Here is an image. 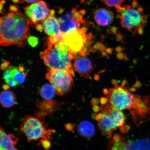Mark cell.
Segmentation results:
<instances>
[{"instance_id": "1", "label": "cell", "mask_w": 150, "mask_h": 150, "mask_svg": "<svg viewBox=\"0 0 150 150\" xmlns=\"http://www.w3.org/2000/svg\"><path fill=\"white\" fill-rule=\"evenodd\" d=\"M103 99L112 107L122 111H130L137 125L150 119V97L135 95L122 85L115 86L104 91Z\"/></svg>"}, {"instance_id": "2", "label": "cell", "mask_w": 150, "mask_h": 150, "mask_svg": "<svg viewBox=\"0 0 150 150\" xmlns=\"http://www.w3.org/2000/svg\"><path fill=\"white\" fill-rule=\"evenodd\" d=\"M10 12L1 18V45L6 46L15 45L25 46L29 33L31 22L16 6L10 7Z\"/></svg>"}, {"instance_id": "3", "label": "cell", "mask_w": 150, "mask_h": 150, "mask_svg": "<svg viewBox=\"0 0 150 150\" xmlns=\"http://www.w3.org/2000/svg\"><path fill=\"white\" fill-rule=\"evenodd\" d=\"M120 14L122 27L134 34L142 35L147 22V16L137 1L134 0L131 5H120L116 7Z\"/></svg>"}, {"instance_id": "4", "label": "cell", "mask_w": 150, "mask_h": 150, "mask_svg": "<svg viewBox=\"0 0 150 150\" xmlns=\"http://www.w3.org/2000/svg\"><path fill=\"white\" fill-rule=\"evenodd\" d=\"M45 64L50 69H66L74 73L73 59L66 45L63 42L47 43V48L40 54Z\"/></svg>"}, {"instance_id": "5", "label": "cell", "mask_w": 150, "mask_h": 150, "mask_svg": "<svg viewBox=\"0 0 150 150\" xmlns=\"http://www.w3.org/2000/svg\"><path fill=\"white\" fill-rule=\"evenodd\" d=\"M63 42L67 45L73 59L76 56L89 54L93 43V35L82 27L68 33L63 34Z\"/></svg>"}, {"instance_id": "6", "label": "cell", "mask_w": 150, "mask_h": 150, "mask_svg": "<svg viewBox=\"0 0 150 150\" xmlns=\"http://www.w3.org/2000/svg\"><path fill=\"white\" fill-rule=\"evenodd\" d=\"M96 120L99 128L104 135L110 136L113 131L122 127L125 124L126 117L122 112L108 105L97 115Z\"/></svg>"}, {"instance_id": "7", "label": "cell", "mask_w": 150, "mask_h": 150, "mask_svg": "<svg viewBox=\"0 0 150 150\" xmlns=\"http://www.w3.org/2000/svg\"><path fill=\"white\" fill-rule=\"evenodd\" d=\"M74 73L66 69H48L46 78L55 88L56 93L62 96L69 92L73 84Z\"/></svg>"}, {"instance_id": "8", "label": "cell", "mask_w": 150, "mask_h": 150, "mask_svg": "<svg viewBox=\"0 0 150 150\" xmlns=\"http://www.w3.org/2000/svg\"><path fill=\"white\" fill-rule=\"evenodd\" d=\"M20 130L25 134L28 142L41 138L48 139V134H51L53 132V130L47 131L44 124L40 120L31 116L26 117L24 120Z\"/></svg>"}, {"instance_id": "9", "label": "cell", "mask_w": 150, "mask_h": 150, "mask_svg": "<svg viewBox=\"0 0 150 150\" xmlns=\"http://www.w3.org/2000/svg\"><path fill=\"white\" fill-rule=\"evenodd\" d=\"M85 13L84 10L73 8L59 17L58 19L61 33L64 34L82 27L86 22Z\"/></svg>"}, {"instance_id": "10", "label": "cell", "mask_w": 150, "mask_h": 150, "mask_svg": "<svg viewBox=\"0 0 150 150\" xmlns=\"http://www.w3.org/2000/svg\"><path fill=\"white\" fill-rule=\"evenodd\" d=\"M24 10L26 16L35 26L42 24L51 11L47 4L42 1H37L26 7Z\"/></svg>"}, {"instance_id": "11", "label": "cell", "mask_w": 150, "mask_h": 150, "mask_svg": "<svg viewBox=\"0 0 150 150\" xmlns=\"http://www.w3.org/2000/svg\"><path fill=\"white\" fill-rule=\"evenodd\" d=\"M74 67L81 76L86 79L91 77L93 67L90 59L86 56H76L74 59Z\"/></svg>"}, {"instance_id": "12", "label": "cell", "mask_w": 150, "mask_h": 150, "mask_svg": "<svg viewBox=\"0 0 150 150\" xmlns=\"http://www.w3.org/2000/svg\"><path fill=\"white\" fill-rule=\"evenodd\" d=\"M43 30L49 36H54L61 34L59 20L55 16V11H50V14L42 23Z\"/></svg>"}, {"instance_id": "13", "label": "cell", "mask_w": 150, "mask_h": 150, "mask_svg": "<svg viewBox=\"0 0 150 150\" xmlns=\"http://www.w3.org/2000/svg\"><path fill=\"white\" fill-rule=\"evenodd\" d=\"M0 150H18L16 145L19 139L13 134H7L2 127L0 130Z\"/></svg>"}, {"instance_id": "14", "label": "cell", "mask_w": 150, "mask_h": 150, "mask_svg": "<svg viewBox=\"0 0 150 150\" xmlns=\"http://www.w3.org/2000/svg\"><path fill=\"white\" fill-rule=\"evenodd\" d=\"M95 20L99 25L107 26L112 23L114 20L113 13L104 8H99L95 11Z\"/></svg>"}, {"instance_id": "15", "label": "cell", "mask_w": 150, "mask_h": 150, "mask_svg": "<svg viewBox=\"0 0 150 150\" xmlns=\"http://www.w3.org/2000/svg\"><path fill=\"white\" fill-rule=\"evenodd\" d=\"M16 98L12 91L4 90L2 91L0 96V101L4 108H9L12 107L16 104Z\"/></svg>"}, {"instance_id": "16", "label": "cell", "mask_w": 150, "mask_h": 150, "mask_svg": "<svg viewBox=\"0 0 150 150\" xmlns=\"http://www.w3.org/2000/svg\"><path fill=\"white\" fill-rule=\"evenodd\" d=\"M8 68L10 71L12 79L16 81L19 84L24 83L28 71L25 72L23 67H17L10 66Z\"/></svg>"}, {"instance_id": "17", "label": "cell", "mask_w": 150, "mask_h": 150, "mask_svg": "<svg viewBox=\"0 0 150 150\" xmlns=\"http://www.w3.org/2000/svg\"><path fill=\"white\" fill-rule=\"evenodd\" d=\"M127 141L122 136L116 135L110 142L108 150H128Z\"/></svg>"}, {"instance_id": "18", "label": "cell", "mask_w": 150, "mask_h": 150, "mask_svg": "<svg viewBox=\"0 0 150 150\" xmlns=\"http://www.w3.org/2000/svg\"><path fill=\"white\" fill-rule=\"evenodd\" d=\"M78 131L81 136L90 137L94 135L95 128L93 125L90 122L84 121L79 125Z\"/></svg>"}, {"instance_id": "19", "label": "cell", "mask_w": 150, "mask_h": 150, "mask_svg": "<svg viewBox=\"0 0 150 150\" xmlns=\"http://www.w3.org/2000/svg\"><path fill=\"white\" fill-rule=\"evenodd\" d=\"M129 150H150V141L147 139L129 140Z\"/></svg>"}, {"instance_id": "20", "label": "cell", "mask_w": 150, "mask_h": 150, "mask_svg": "<svg viewBox=\"0 0 150 150\" xmlns=\"http://www.w3.org/2000/svg\"><path fill=\"white\" fill-rule=\"evenodd\" d=\"M39 93L41 96L46 100H52L56 93L55 88L52 84H45L39 90Z\"/></svg>"}, {"instance_id": "21", "label": "cell", "mask_w": 150, "mask_h": 150, "mask_svg": "<svg viewBox=\"0 0 150 150\" xmlns=\"http://www.w3.org/2000/svg\"><path fill=\"white\" fill-rule=\"evenodd\" d=\"M108 6L117 7L120 5L125 0H100Z\"/></svg>"}, {"instance_id": "22", "label": "cell", "mask_w": 150, "mask_h": 150, "mask_svg": "<svg viewBox=\"0 0 150 150\" xmlns=\"http://www.w3.org/2000/svg\"><path fill=\"white\" fill-rule=\"evenodd\" d=\"M28 42L32 47H35L38 44V39L34 37H30L28 38Z\"/></svg>"}, {"instance_id": "23", "label": "cell", "mask_w": 150, "mask_h": 150, "mask_svg": "<svg viewBox=\"0 0 150 150\" xmlns=\"http://www.w3.org/2000/svg\"><path fill=\"white\" fill-rule=\"evenodd\" d=\"M41 143L42 147L46 150L49 149L50 147V145H51L50 142L49 141L48 139L45 138H43V139L41 140Z\"/></svg>"}, {"instance_id": "24", "label": "cell", "mask_w": 150, "mask_h": 150, "mask_svg": "<svg viewBox=\"0 0 150 150\" xmlns=\"http://www.w3.org/2000/svg\"><path fill=\"white\" fill-rule=\"evenodd\" d=\"M25 2L28 3H31L35 2L37 0H24Z\"/></svg>"}, {"instance_id": "25", "label": "cell", "mask_w": 150, "mask_h": 150, "mask_svg": "<svg viewBox=\"0 0 150 150\" xmlns=\"http://www.w3.org/2000/svg\"><path fill=\"white\" fill-rule=\"evenodd\" d=\"M15 3H18L19 2L20 0H12Z\"/></svg>"}]
</instances>
